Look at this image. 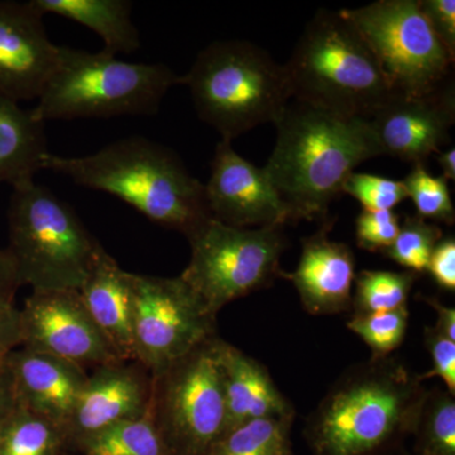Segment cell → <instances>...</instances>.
Segmentation results:
<instances>
[{
	"mask_svg": "<svg viewBox=\"0 0 455 455\" xmlns=\"http://www.w3.org/2000/svg\"><path fill=\"white\" fill-rule=\"evenodd\" d=\"M293 418L254 419L227 430L205 455H283Z\"/></svg>",
	"mask_w": 455,
	"mask_h": 455,
	"instance_id": "cell-24",
	"label": "cell"
},
{
	"mask_svg": "<svg viewBox=\"0 0 455 455\" xmlns=\"http://www.w3.org/2000/svg\"><path fill=\"white\" fill-rule=\"evenodd\" d=\"M333 221L302 242V253L293 274H283L295 284L302 305L314 315L341 313L352 304L355 259L348 245L331 241Z\"/></svg>",
	"mask_w": 455,
	"mask_h": 455,
	"instance_id": "cell-17",
	"label": "cell"
},
{
	"mask_svg": "<svg viewBox=\"0 0 455 455\" xmlns=\"http://www.w3.org/2000/svg\"><path fill=\"white\" fill-rule=\"evenodd\" d=\"M84 305L121 361H136L132 338V292L130 272L101 252L79 289Z\"/></svg>",
	"mask_w": 455,
	"mask_h": 455,
	"instance_id": "cell-20",
	"label": "cell"
},
{
	"mask_svg": "<svg viewBox=\"0 0 455 455\" xmlns=\"http://www.w3.org/2000/svg\"><path fill=\"white\" fill-rule=\"evenodd\" d=\"M79 455H171L149 411L142 418L123 421L86 440Z\"/></svg>",
	"mask_w": 455,
	"mask_h": 455,
	"instance_id": "cell-25",
	"label": "cell"
},
{
	"mask_svg": "<svg viewBox=\"0 0 455 455\" xmlns=\"http://www.w3.org/2000/svg\"><path fill=\"white\" fill-rule=\"evenodd\" d=\"M370 121L383 155L424 164L448 142L455 122L454 84L421 97L394 95Z\"/></svg>",
	"mask_w": 455,
	"mask_h": 455,
	"instance_id": "cell-16",
	"label": "cell"
},
{
	"mask_svg": "<svg viewBox=\"0 0 455 455\" xmlns=\"http://www.w3.org/2000/svg\"><path fill=\"white\" fill-rule=\"evenodd\" d=\"M176 85H182V75L167 65L59 46L55 70L32 110L44 123L154 116Z\"/></svg>",
	"mask_w": 455,
	"mask_h": 455,
	"instance_id": "cell-5",
	"label": "cell"
},
{
	"mask_svg": "<svg viewBox=\"0 0 455 455\" xmlns=\"http://www.w3.org/2000/svg\"><path fill=\"white\" fill-rule=\"evenodd\" d=\"M414 455H455V401L448 391L427 392L414 430Z\"/></svg>",
	"mask_w": 455,
	"mask_h": 455,
	"instance_id": "cell-26",
	"label": "cell"
},
{
	"mask_svg": "<svg viewBox=\"0 0 455 455\" xmlns=\"http://www.w3.org/2000/svg\"><path fill=\"white\" fill-rule=\"evenodd\" d=\"M217 335L152 377L149 414L171 455H205L227 427Z\"/></svg>",
	"mask_w": 455,
	"mask_h": 455,
	"instance_id": "cell-8",
	"label": "cell"
},
{
	"mask_svg": "<svg viewBox=\"0 0 455 455\" xmlns=\"http://www.w3.org/2000/svg\"><path fill=\"white\" fill-rule=\"evenodd\" d=\"M425 344L429 350L433 367L429 372L419 376V379L439 377L447 386L449 394H455V341L440 334L434 326L425 329Z\"/></svg>",
	"mask_w": 455,
	"mask_h": 455,
	"instance_id": "cell-33",
	"label": "cell"
},
{
	"mask_svg": "<svg viewBox=\"0 0 455 455\" xmlns=\"http://www.w3.org/2000/svg\"><path fill=\"white\" fill-rule=\"evenodd\" d=\"M427 271L442 289L455 290V241L442 239L431 253Z\"/></svg>",
	"mask_w": 455,
	"mask_h": 455,
	"instance_id": "cell-35",
	"label": "cell"
},
{
	"mask_svg": "<svg viewBox=\"0 0 455 455\" xmlns=\"http://www.w3.org/2000/svg\"><path fill=\"white\" fill-rule=\"evenodd\" d=\"M436 160H438L439 166L443 170V178L448 181H454L455 180V149L449 148L448 151L439 152L436 154Z\"/></svg>",
	"mask_w": 455,
	"mask_h": 455,
	"instance_id": "cell-40",
	"label": "cell"
},
{
	"mask_svg": "<svg viewBox=\"0 0 455 455\" xmlns=\"http://www.w3.org/2000/svg\"><path fill=\"white\" fill-rule=\"evenodd\" d=\"M18 405L16 392H14L13 382L7 367L0 371V429L7 420L8 416L13 412Z\"/></svg>",
	"mask_w": 455,
	"mask_h": 455,
	"instance_id": "cell-38",
	"label": "cell"
},
{
	"mask_svg": "<svg viewBox=\"0 0 455 455\" xmlns=\"http://www.w3.org/2000/svg\"><path fill=\"white\" fill-rule=\"evenodd\" d=\"M442 239V229L436 224L411 215L401 224L396 239L385 254L409 272L421 274L427 271L431 253Z\"/></svg>",
	"mask_w": 455,
	"mask_h": 455,
	"instance_id": "cell-28",
	"label": "cell"
},
{
	"mask_svg": "<svg viewBox=\"0 0 455 455\" xmlns=\"http://www.w3.org/2000/svg\"><path fill=\"white\" fill-rule=\"evenodd\" d=\"M205 188L212 220L235 228H283L293 220L265 170L236 154L230 140L215 147Z\"/></svg>",
	"mask_w": 455,
	"mask_h": 455,
	"instance_id": "cell-13",
	"label": "cell"
},
{
	"mask_svg": "<svg viewBox=\"0 0 455 455\" xmlns=\"http://www.w3.org/2000/svg\"><path fill=\"white\" fill-rule=\"evenodd\" d=\"M218 355L226 396V431L254 419L293 418L291 403L259 362L221 339Z\"/></svg>",
	"mask_w": 455,
	"mask_h": 455,
	"instance_id": "cell-19",
	"label": "cell"
},
{
	"mask_svg": "<svg viewBox=\"0 0 455 455\" xmlns=\"http://www.w3.org/2000/svg\"><path fill=\"white\" fill-rule=\"evenodd\" d=\"M419 376L394 359L373 358L329 391L307 421L314 455H383L414 434L425 395Z\"/></svg>",
	"mask_w": 455,
	"mask_h": 455,
	"instance_id": "cell-3",
	"label": "cell"
},
{
	"mask_svg": "<svg viewBox=\"0 0 455 455\" xmlns=\"http://www.w3.org/2000/svg\"><path fill=\"white\" fill-rule=\"evenodd\" d=\"M427 23L451 59L455 60L454 0H419Z\"/></svg>",
	"mask_w": 455,
	"mask_h": 455,
	"instance_id": "cell-34",
	"label": "cell"
},
{
	"mask_svg": "<svg viewBox=\"0 0 455 455\" xmlns=\"http://www.w3.org/2000/svg\"><path fill=\"white\" fill-rule=\"evenodd\" d=\"M415 277L409 271H362L355 280V314L385 313L405 307Z\"/></svg>",
	"mask_w": 455,
	"mask_h": 455,
	"instance_id": "cell-27",
	"label": "cell"
},
{
	"mask_svg": "<svg viewBox=\"0 0 455 455\" xmlns=\"http://www.w3.org/2000/svg\"><path fill=\"white\" fill-rule=\"evenodd\" d=\"M44 170L109 194L147 220L187 236L212 218L202 182L172 149L145 137L118 140L80 157L49 154Z\"/></svg>",
	"mask_w": 455,
	"mask_h": 455,
	"instance_id": "cell-2",
	"label": "cell"
},
{
	"mask_svg": "<svg viewBox=\"0 0 455 455\" xmlns=\"http://www.w3.org/2000/svg\"><path fill=\"white\" fill-rule=\"evenodd\" d=\"M283 455H293L291 448L287 449Z\"/></svg>",
	"mask_w": 455,
	"mask_h": 455,
	"instance_id": "cell-42",
	"label": "cell"
},
{
	"mask_svg": "<svg viewBox=\"0 0 455 455\" xmlns=\"http://www.w3.org/2000/svg\"><path fill=\"white\" fill-rule=\"evenodd\" d=\"M400 218L394 211H362L355 223V236L362 250L385 252L400 230Z\"/></svg>",
	"mask_w": 455,
	"mask_h": 455,
	"instance_id": "cell-32",
	"label": "cell"
},
{
	"mask_svg": "<svg viewBox=\"0 0 455 455\" xmlns=\"http://www.w3.org/2000/svg\"><path fill=\"white\" fill-rule=\"evenodd\" d=\"M49 154L44 122L0 92V184L16 188L35 181Z\"/></svg>",
	"mask_w": 455,
	"mask_h": 455,
	"instance_id": "cell-21",
	"label": "cell"
},
{
	"mask_svg": "<svg viewBox=\"0 0 455 455\" xmlns=\"http://www.w3.org/2000/svg\"><path fill=\"white\" fill-rule=\"evenodd\" d=\"M339 13L361 33L397 94L421 97L449 82L454 61L419 0H379Z\"/></svg>",
	"mask_w": 455,
	"mask_h": 455,
	"instance_id": "cell-10",
	"label": "cell"
},
{
	"mask_svg": "<svg viewBox=\"0 0 455 455\" xmlns=\"http://www.w3.org/2000/svg\"><path fill=\"white\" fill-rule=\"evenodd\" d=\"M407 197H411L419 217L425 220L454 224L455 209L449 191L448 180L433 176L423 164H414V169L403 180Z\"/></svg>",
	"mask_w": 455,
	"mask_h": 455,
	"instance_id": "cell-29",
	"label": "cell"
},
{
	"mask_svg": "<svg viewBox=\"0 0 455 455\" xmlns=\"http://www.w3.org/2000/svg\"><path fill=\"white\" fill-rule=\"evenodd\" d=\"M292 99L370 119L397 92L373 51L339 12L320 9L284 65Z\"/></svg>",
	"mask_w": 455,
	"mask_h": 455,
	"instance_id": "cell-4",
	"label": "cell"
},
{
	"mask_svg": "<svg viewBox=\"0 0 455 455\" xmlns=\"http://www.w3.org/2000/svg\"><path fill=\"white\" fill-rule=\"evenodd\" d=\"M341 193L355 197L363 211H394L407 199L403 181L382 178L372 173L352 172L344 182Z\"/></svg>",
	"mask_w": 455,
	"mask_h": 455,
	"instance_id": "cell-31",
	"label": "cell"
},
{
	"mask_svg": "<svg viewBox=\"0 0 455 455\" xmlns=\"http://www.w3.org/2000/svg\"><path fill=\"white\" fill-rule=\"evenodd\" d=\"M8 235L20 286L33 291L79 290L104 251L73 206L35 181L12 191Z\"/></svg>",
	"mask_w": 455,
	"mask_h": 455,
	"instance_id": "cell-7",
	"label": "cell"
},
{
	"mask_svg": "<svg viewBox=\"0 0 455 455\" xmlns=\"http://www.w3.org/2000/svg\"><path fill=\"white\" fill-rule=\"evenodd\" d=\"M20 283L16 263L7 248L0 250V301L14 302Z\"/></svg>",
	"mask_w": 455,
	"mask_h": 455,
	"instance_id": "cell-37",
	"label": "cell"
},
{
	"mask_svg": "<svg viewBox=\"0 0 455 455\" xmlns=\"http://www.w3.org/2000/svg\"><path fill=\"white\" fill-rule=\"evenodd\" d=\"M152 385V374L136 361L95 367L94 372L88 373L64 429L68 454L100 431L146 415Z\"/></svg>",
	"mask_w": 455,
	"mask_h": 455,
	"instance_id": "cell-14",
	"label": "cell"
},
{
	"mask_svg": "<svg viewBox=\"0 0 455 455\" xmlns=\"http://www.w3.org/2000/svg\"><path fill=\"white\" fill-rule=\"evenodd\" d=\"M44 16L68 18L97 33L104 52L116 56L140 47L139 29L132 22L130 0H32Z\"/></svg>",
	"mask_w": 455,
	"mask_h": 455,
	"instance_id": "cell-22",
	"label": "cell"
},
{
	"mask_svg": "<svg viewBox=\"0 0 455 455\" xmlns=\"http://www.w3.org/2000/svg\"><path fill=\"white\" fill-rule=\"evenodd\" d=\"M44 17L32 0H0V92L18 103L40 98L59 59Z\"/></svg>",
	"mask_w": 455,
	"mask_h": 455,
	"instance_id": "cell-15",
	"label": "cell"
},
{
	"mask_svg": "<svg viewBox=\"0 0 455 455\" xmlns=\"http://www.w3.org/2000/svg\"><path fill=\"white\" fill-rule=\"evenodd\" d=\"M383 455H414L412 451H407L405 448L400 447L394 449V451H388V453Z\"/></svg>",
	"mask_w": 455,
	"mask_h": 455,
	"instance_id": "cell-41",
	"label": "cell"
},
{
	"mask_svg": "<svg viewBox=\"0 0 455 455\" xmlns=\"http://www.w3.org/2000/svg\"><path fill=\"white\" fill-rule=\"evenodd\" d=\"M0 455H68L64 429L18 403L0 429Z\"/></svg>",
	"mask_w": 455,
	"mask_h": 455,
	"instance_id": "cell-23",
	"label": "cell"
},
{
	"mask_svg": "<svg viewBox=\"0 0 455 455\" xmlns=\"http://www.w3.org/2000/svg\"><path fill=\"white\" fill-rule=\"evenodd\" d=\"M22 348L98 367L121 361L84 305L79 290L32 291L20 310Z\"/></svg>",
	"mask_w": 455,
	"mask_h": 455,
	"instance_id": "cell-12",
	"label": "cell"
},
{
	"mask_svg": "<svg viewBox=\"0 0 455 455\" xmlns=\"http://www.w3.org/2000/svg\"><path fill=\"white\" fill-rule=\"evenodd\" d=\"M182 85L190 90L199 118L221 140L275 123L292 99L284 65L248 41H217L197 55Z\"/></svg>",
	"mask_w": 455,
	"mask_h": 455,
	"instance_id": "cell-6",
	"label": "cell"
},
{
	"mask_svg": "<svg viewBox=\"0 0 455 455\" xmlns=\"http://www.w3.org/2000/svg\"><path fill=\"white\" fill-rule=\"evenodd\" d=\"M18 346H20V309L14 307V302L0 301V371Z\"/></svg>",
	"mask_w": 455,
	"mask_h": 455,
	"instance_id": "cell-36",
	"label": "cell"
},
{
	"mask_svg": "<svg viewBox=\"0 0 455 455\" xmlns=\"http://www.w3.org/2000/svg\"><path fill=\"white\" fill-rule=\"evenodd\" d=\"M276 145L263 167L293 220H328L355 167L383 155L370 119L293 100L275 121Z\"/></svg>",
	"mask_w": 455,
	"mask_h": 455,
	"instance_id": "cell-1",
	"label": "cell"
},
{
	"mask_svg": "<svg viewBox=\"0 0 455 455\" xmlns=\"http://www.w3.org/2000/svg\"><path fill=\"white\" fill-rule=\"evenodd\" d=\"M409 324L407 307L374 314H355L348 328L370 347L373 358H386L401 346Z\"/></svg>",
	"mask_w": 455,
	"mask_h": 455,
	"instance_id": "cell-30",
	"label": "cell"
},
{
	"mask_svg": "<svg viewBox=\"0 0 455 455\" xmlns=\"http://www.w3.org/2000/svg\"><path fill=\"white\" fill-rule=\"evenodd\" d=\"M5 367L17 403L65 429L88 379L85 368L25 348L14 349Z\"/></svg>",
	"mask_w": 455,
	"mask_h": 455,
	"instance_id": "cell-18",
	"label": "cell"
},
{
	"mask_svg": "<svg viewBox=\"0 0 455 455\" xmlns=\"http://www.w3.org/2000/svg\"><path fill=\"white\" fill-rule=\"evenodd\" d=\"M136 362L158 376L215 335V320L181 277L131 274Z\"/></svg>",
	"mask_w": 455,
	"mask_h": 455,
	"instance_id": "cell-11",
	"label": "cell"
},
{
	"mask_svg": "<svg viewBox=\"0 0 455 455\" xmlns=\"http://www.w3.org/2000/svg\"><path fill=\"white\" fill-rule=\"evenodd\" d=\"M188 239L191 259L180 277L212 315L283 275L280 227L235 228L211 218Z\"/></svg>",
	"mask_w": 455,
	"mask_h": 455,
	"instance_id": "cell-9",
	"label": "cell"
},
{
	"mask_svg": "<svg viewBox=\"0 0 455 455\" xmlns=\"http://www.w3.org/2000/svg\"><path fill=\"white\" fill-rule=\"evenodd\" d=\"M423 300L427 302L438 315V322L434 328L448 339L455 341V310L453 307H445L436 299L427 298V296H423Z\"/></svg>",
	"mask_w": 455,
	"mask_h": 455,
	"instance_id": "cell-39",
	"label": "cell"
}]
</instances>
